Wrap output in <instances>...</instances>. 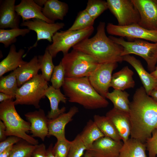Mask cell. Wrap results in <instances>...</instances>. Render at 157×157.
<instances>
[{
  "label": "cell",
  "mask_w": 157,
  "mask_h": 157,
  "mask_svg": "<svg viewBox=\"0 0 157 157\" xmlns=\"http://www.w3.org/2000/svg\"><path fill=\"white\" fill-rule=\"evenodd\" d=\"M145 144L149 157H157V128L152 132L151 136Z\"/></svg>",
  "instance_id": "39"
},
{
  "label": "cell",
  "mask_w": 157,
  "mask_h": 157,
  "mask_svg": "<svg viewBox=\"0 0 157 157\" xmlns=\"http://www.w3.org/2000/svg\"><path fill=\"white\" fill-rule=\"evenodd\" d=\"M149 95L157 102V90H153L151 92Z\"/></svg>",
  "instance_id": "47"
},
{
  "label": "cell",
  "mask_w": 157,
  "mask_h": 157,
  "mask_svg": "<svg viewBox=\"0 0 157 157\" xmlns=\"http://www.w3.org/2000/svg\"><path fill=\"white\" fill-rule=\"evenodd\" d=\"M26 120L30 124V131L33 137H38L44 141L48 134L49 119L42 109L30 112L24 115Z\"/></svg>",
  "instance_id": "15"
},
{
  "label": "cell",
  "mask_w": 157,
  "mask_h": 157,
  "mask_svg": "<svg viewBox=\"0 0 157 157\" xmlns=\"http://www.w3.org/2000/svg\"><path fill=\"white\" fill-rule=\"evenodd\" d=\"M65 24L62 22L49 23L40 19H34L22 22L20 24L22 26H26L30 30L35 31L37 39L35 44L28 48L27 52L38 45V41L41 40H46L50 42H52L53 35L60 29L63 28Z\"/></svg>",
  "instance_id": "12"
},
{
  "label": "cell",
  "mask_w": 157,
  "mask_h": 157,
  "mask_svg": "<svg viewBox=\"0 0 157 157\" xmlns=\"http://www.w3.org/2000/svg\"><path fill=\"white\" fill-rule=\"evenodd\" d=\"M84 157H93L90 154V153L87 150L85 151V152L84 155Z\"/></svg>",
  "instance_id": "49"
},
{
  "label": "cell",
  "mask_w": 157,
  "mask_h": 157,
  "mask_svg": "<svg viewBox=\"0 0 157 157\" xmlns=\"http://www.w3.org/2000/svg\"><path fill=\"white\" fill-rule=\"evenodd\" d=\"M106 29L108 33L111 35L134 39H143L157 43V30L147 29L138 24L122 26L109 23Z\"/></svg>",
  "instance_id": "10"
},
{
  "label": "cell",
  "mask_w": 157,
  "mask_h": 157,
  "mask_svg": "<svg viewBox=\"0 0 157 157\" xmlns=\"http://www.w3.org/2000/svg\"><path fill=\"white\" fill-rule=\"evenodd\" d=\"M22 139L14 136H9L3 141L0 142V153L7 148L13 146Z\"/></svg>",
  "instance_id": "40"
},
{
  "label": "cell",
  "mask_w": 157,
  "mask_h": 157,
  "mask_svg": "<svg viewBox=\"0 0 157 157\" xmlns=\"http://www.w3.org/2000/svg\"><path fill=\"white\" fill-rule=\"evenodd\" d=\"M33 1L38 6L43 8L47 0H33Z\"/></svg>",
  "instance_id": "46"
},
{
  "label": "cell",
  "mask_w": 157,
  "mask_h": 157,
  "mask_svg": "<svg viewBox=\"0 0 157 157\" xmlns=\"http://www.w3.org/2000/svg\"><path fill=\"white\" fill-rule=\"evenodd\" d=\"M38 57L42 77L46 81H50L55 66L53 62V57L46 49L44 55Z\"/></svg>",
  "instance_id": "32"
},
{
  "label": "cell",
  "mask_w": 157,
  "mask_h": 157,
  "mask_svg": "<svg viewBox=\"0 0 157 157\" xmlns=\"http://www.w3.org/2000/svg\"><path fill=\"white\" fill-rule=\"evenodd\" d=\"M140 17L138 24L149 30H157V0H132Z\"/></svg>",
  "instance_id": "13"
},
{
  "label": "cell",
  "mask_w": 157,
  "mask_h": 157,
  "mask_svg": "<svg viewBox=\"0 0 157 157\" xmlns=\"http://www.w3.org/2000/svg\"><path fill=\"white\" fill-rule=\"evenodd\" d=\"M13 100L5 101L0 104V119L6 126V135L19 137L33 145L39 144L38 140L27 133L30 131V124L18 114Z\"/></svg>",
  "instance_id": "4"
},
{
  "label": "cell",
  "mask_w": 157,
  "mask_h": 157,
  "mask_svg": "<svg viewBox=\"0 0 157 157\" xmlns=\"http://www.w3.org/2000/svg\"><path fill=\"white\" fill-rule=\"evenodd\" d=\"M108 9L116 18L118 25L138 24L140 17L132 0H107Z\"/></svg>",
  "instance_id": "9"
},
{
  "label": "cell",
  "mask_w": 157,
  "mask_h": 157,
  "mask_svg": "<svg viewBox=\"0 0 157 157\" xmlns=\"http://www.w3.org/2000/svg\"><path fill=\"white\" fill-rule=\"evenodd\" d=\"M68 9V6L65 2L58 0H47L42 11L45 17L55 23L57 20H63Z\"/></svg>",
  "instance_id": "23"
},
{
  "label": "cell",
  "mask_w": 157,
  "mask_h": 157,
  "mask_svg": "<svg viewBox=\"0 0 157 157\" xmlns=\"http://www.w3.org/2000/svg\"><path fill=\"white\" fill-rule=\"evenodd\" d=\"M15 70L0 77V92L8 94L14 99L18 88Z\"/></svg>",
  "instance_id": "30"
},
{
  "label": "cell",
  "mask_w": 157,
  "mask_h": 157,
  "mask_svg": "<svg viewBox=\"0 0 157 157\" xmlns=\"http://www.w3.org/2000/svg\"><path fill=\"white\" fill-rule=\"evenodd\" d=\"M10 99H13L10 96L2 92H0L1 102Z\"/></svg>",
  "instance_id": "44"
},
{
  "label": "cell",
  "mask_w": 157,
  "mask_h": 157,
  "mask_svg": "<svg viewBox=\"0 0 157 157\" xmlns=\"http://www.w3.org/2000/svg\"><path fill=\"white\" fill-rule=\"evenodd\" d=\"M32 157H47V149L44 143L36 145L33 152Z\"/></svg>",
  "instance_id": "41"
},
{
  "label": "cell",
  "mask_w": 157,
  "mask_h": 157,
  "mask_svg": "<svg viewBox=\"0 0 157 157\" xmlns=\"http://www.w3.org/2000/svg\"><path fill=\"white\" fill-rule=\"evenodd\" d=\"M71 141L67 139L57 140L52 149V152L56 157H67L71 145Z\"/></svg>",
  "instance_id": "38"
},
{
  "label": "cell",
  "mask_w": 157,
  "mask_h": 157,
  "mask_svg": "<svg viewBox=\"0 0 157 157\" xmlns=\"http://www.w3.org/2000/svg\"><path fill=\"white\" fill-rule=\"evenodd\" d=\"M6 127L3 123L1 120L0 121V141L2 142L6 138Z\"/></svg>",
  "instance_id": "42"
},
{
  "label": "cell",
  "mask_w": 157,
  "mask_h": 157,
  "mask_svg": "<svg viewBox=\"0 0 157 157\" xmlns=\"http://www.w3.org/2000/svg\"><path fill=\"white\" fill-rule=\"evenodd\" d=\"M105 28V22H100L95 35L83 40L73 47V49L88 55L99 64L122 62L123 48L107 36Z\"/></svg>",
  "instance_id": "2"
},
{
  "label": "cell",
  "mask_w": 157,
  "mask_h": 157,
  "mask_svg": "<svg viewBox=\"0 0 157 157\" xmlns=\"http://www.w3.org/2000/svg\"><path fill=\"white\" fill-rule=\"evenodd\" d=\"M36 145L22 139L13 145L10 157H32Z\"/></svg>",
  "instance_id": "33"
},
{
  "label": "cell",
  "mask_w": 157,
  "mask_h": 157,
  "mask_svg": "<svg viewBox=\"0 0 157 157\" xmlns=\"http://www.w3.org/2000/svg\"><path fill=\"white\" fill-rule=\"evenodd\" d=\"M133 74V72L128 66H124L113 74L110 87L114 90L122 91L133 88L135 85Z\"/></svg>",
  "instance_id": "24"
},
{
  "label": "cell",
  "mask_w": 157,
  "mask_h": 157,
  "mask_svg": "<svg viewBox=\"0 0 157 157\" xmlns=\"http://www.w3.org/2000/svg\"><path fill=\"white\" fill-rule=\"evenodd\" d=\"M93 121L104 136L117 141L122 140L115 126L107 117L95 115L93 116Z\"/></svg>",
  "instance_id": "28"
},
{
  "label": "cell",
  "mask_w": 157,
  "mask_h": 157,
  "mask_svg": "<svg viewBox=\"0 0 157 157\" xmlns=\"http://www.w3.org/2000/svg\"><path fill=\"white\" fill-rule=\"evenodd\" d=\"M123 61L130 64L135 69L147 93L151 92L157 87V79L147 72L140 60L134 56L128 55L123 56Z\"/></svg>",
  "instance_id": "19"
},
{
  "label": "cell",
  "mask_w": 157,
  "mask_h": 157,
  "mask_svg": "<svg viewBox=\"0 0 157 157\" xmlns=\"http://www.w3.org/2000/svg\"><path fill=\"white\" fill-rule=\"evenodd\" d=\"M117 66L116 62L99 64L96 69L88 77L90 84L95 90L105 98L110 87L113 72Z\"/></svg>",
  "instance_id": "11"
},
{
  "label": "cell",
  "mask_w": 157,
  "mask_h": 157,
  "mask_svg": "<svg viewBox=\"0 0 157 157\" xmlns=\"http://www.w3.org/2000/svg\"><path fill=\"white\" fill-rule=\"evenodd\" d=\"M150 74L155 78L157 79V66H156L155 70L151 72Z\"/></svg>",
  "instance_id": "48"
},
{
  "label": "cell",
  "mask_w": 157,
  "mask_h": 157,
  "mask_svg": "<svg viewBox=\"0 0 157 157\" xmlns=\"http://www.w3.org/2000/svg\"><path fill=\"white\" fill-rule=\"evenodd\" d=\"M40 64L37 56L15 70L18 87L38 74Z\"/></svg>",
  "instance_id": "25"
},
{
  "label": "cell",
  "mask_w": 157,
  "mask_h": 157,
  "mask_svg": "<svg viewBox=\"0 0 157 157\" xmlns=\"http://www.w3.org/2000/svg\"><path fill=\"white\" fill-rule=\"evenodd\" d=\"M53 147V144H51L47 149V157H56L54 155L52 152Z\"/></svg>",
  "instance_id": "45"
},
{
  "label": "cell",
  "mask_w": 157,
  "mask_h": 157,
  "mask_svg": "<svg viewBox=\"0 0 157 157\" xmlns=\"http://www.w3.org/2000/svg\"><path fill=\"white\" fill-rule=\"evenodd\" d=\"M86 150L87 148L78 134L71 141L67 157H81Z\"/></svg>",
  "instance_id": "37"
},
{
  "label": "cell",
  "mask_w": 157,
  "mask_h": 157,
  "mask_svg": "<svg viewBox=\"0 0 157 157\" xmlns=\"http://www.w3.org/2000/svg\"><path fill=\"white\" fill-rule=\"evenodd\" d=\"M15 0H0V29L19 28L21 17L15 11Z\"/></svg>",
  "instance_id": "17"
},
{
  "label": "cell",
  "mask_w": 157,
  "mask_h": 157,
  "mask_svg": "<svg viewBox=\"0 0 157 157\" xmlns=\"http://www.w3.org/2000/svg\"><path fill=\"white\" fill-rule=\"evenodd\" d=\"M30 31L28 28L0 29V42L6 48L16 42L17 37L25 36Z\"/></svg>",
  "instance_id": "31"
},
{
  "label": "cell",
  "mask_w": 157,
  "mask_h": 157,
  "mask_svg": "<svg viewBox=\"0 0 157 157\" xmlns=\"http://www.w3.org/2000/svg\"><path fill=\"white\" fill-rule=\"evenodd\" d=\"M131 138L145 143L157 128V102L143 87L136 89L129 104Z\"/></svg>",
  "instance_id": "1"
},
{
  "label": "cell",
  "mask_w": 157,
  "mask_h": 157,
  "mask_svg": "<svg viewBox=\"0 0 157 157\" xmlns=\"http://www.w3.org/2000/svg\"><path fill=\"white\" fill-rule=\"evenodd\" d=\"M108 9L107 1L102 0H89L85 10L95 20Z\"/></svg>",
  "instance_id": "35"
},
{
  "label": "cell",
  "mask_w": 157,
  "mask_h": 157,
  "mask_svg": "<svg viewBox=\"0 0 157 157\" xmlns=\"http://www.w3.org/2000/svg\"><path fill=\"white\" fill-rule=\"evenodd\" d=\"M94 30V27L92 26L79 30H67L58 31L52 38V44L48 45L46 49L53 58L55 57L60 52H62L63 55L65 54L68 53L71 48L89 38Z\"/></svg>",
  "instance_id": "8"
},
{
  "label": "cell",
  "mask_w": 157,
  "mask_h": 157,
  "mask_svg": "<svg viewBox=\"0 0 157 157\" xmlns=\"http://www.w3.org/2000/svg\"><path fill=\"white\" fill-rule=\"evenodd\" d=\"M129 94L127 92L114 90L107 94L106 98L113 103L114 108L119 110L129 113L130 102L129 99Z\"/></svg>",
  "instance_id": "29"
},
{
  "label": "cell",
  "mask_w": 157,
  "mask_h": 157,
  "mask_svg": "<svg viewBox=\"0 0 157 157\" xmlns=\"http://www.w3.org/2000/svg\"><path fill=\"white\" fill-rule=\"evenodd\" d=\"M65 96L71 103L78 104L88 110H95L108 106L109 102L95 90L88 77L65 78L62 86Z\"/></svg>",
  "instance_id": "3"
},
{
  "label": "cell",
  "mask_w": 157,
  "mask_h": 157,
  "mask_svg": "<svg viewBox=\"0 0 157 157\" xmlns=\"http://www.w3.org/2000/svg\"><path fill=\"white\" fill-rule=\"evenodd\" d=\"M106 116L111 120L115 126L123 143L127 141L131 132L129 113L113 108L106 113Z\"/></svg>",
  "instance_id": "18"
},
{
  "label": "cell",
  "mask_w": 157,
  "mask_h": 157,
  "mask_svg": "<svg viewBox=\"0 0 157 157\" xmlns=\"http://www.w3.org/2000/svg\"><path fill=\"white\" fill-rule=\"evenodd\" d=\"M79 111L78 108L74 106L70 108L66 113H64L57 117L49 119L48 137L53 136L57 140L66 139L65 129L66 125L72 120L73 117Z\"/></svg>",
  "instance_id": "16"
},
{
  "label": "cell",
  "mask_w": 157,
  "mask_h": 157,
  "mask_svg": "<svg viewBox=\"0 0 157 157\" xmlns=\"http://www.w3.org/2000/svg\"><path fill=\"white\" fill-rule=\"evenodd\" d=\"M145 143L132 138L123 143L118 157H147Z\"/></svg>",
  "instance_id": "26"
},
{
  "label": "cell",
  "mask_w": 157,
  "mask_h": 157,
  "mask_svg": "<svg viewBox=\"0 0 157 157\" xmlns=\"http://www.w3.org/2000/svg\"><path fill=\"white\" fill-rule=\"evenodd\" d=\"M113 42L123 48L122 56L135 54L143 58L151 72L154 71L157 63V43H151L146 40L134 39L133 41L125 40L123 38L108 36Z\"/></svg>",
  "instance_id": "6"
},
{
  "label": "cell",
  "mask_w": 157,
  "mask_h": 157,
  "mask_svg": "<svg viewBox=\"0 0 157 157\" xmlns=\"http://www.w3.org/2000/svg\"><path fill=\"white\" fill-rule=\"evenodd\" d=\"M79 135L87 150L91 147L94 142L104 136L94 121L91 119L87 122Z\"/></svg>",
  "instance_id": "27"
},
{
  "label": "cell",
  "mask_w": 157,
  "mask_h": 157,
  "mask_svg": "<svg viewBox=\"0 0 157 157\" xmlns=\"http://www.w3.org/2000/svg\"><path fill=\"white\" fill-rule=\"evenodd\" d=\"M13 146L7 148L0 153V157H10Z\"/></svg>",
  "instance_id": "43"
},
{
  "label": "cell",
  "mask_w": 157,
  "mask_h": 157,
  "mask_svg": "<svg viewBox=\"0 0 157 157\" xmlns=\"http://www.w3.org/2000/svg\"><path fill=\"white\" fill-rule=\"evenodd\" d=\"M44 95L48 98L50 103V110L47 115L49 119H55L65 113L66 108L63 107L60 109L58 105L61 102L66 103L67 98L60 89H56L52 85H49Z\"/></svg>",
  "instance_id": "22"
},
{
  "label": "cell",
  "mask_w": 157,
  "mask_h": 157,
  "mask_svg": "<svg viewBox=\"0 0 157 157\" xmlns=\"http://www.w3.org/2000/svg\"><path fill=\"white\" fill-rule=\"evenodd\" d=\"M123 144L121 141L104 136L94 142L87 151L93 157H118Z\"/></svg>",
  "instance_id": "14"
},
{
  "label": "cell",
  "mask_w": 157,
  "mask_h": 157,
  "mask_svg": "<svg viewBox=\"0 0 157 157\" xmlns=\"http://www.w3.org/2000/svg\"><path fill=\"white\" fill-rule=\"evenodd\" d=\"M49 86L41 74H38L18 88L14 101L15 105H31L39 108L40 101L45 97Z\"/></svg>",
  "instance_id": "7"
},
{
  "label": "cell",
  "mask_w": 157,
  "mask_h": 157,
  "mask_svg": "<svg viewBox=\"0 0 157 157\" xmlns=\"http://www.w3.org/2000/svg\"><path fill=\"white\" fill-rule=\"evenodd\" d=\"M155 90H157V87L155 88Z\"/></svg>",
  "instance_id": "50"
},
{
  "label": "cell",
  "mask_w": 157,
  "mask_h": 157,
  "mask_svg": "<svg viewBox=\"0 0 157 157\" xmlns=\"http://www.w3.org/2000/svg\"><path fill=\"white\" fill-rule=\"evenodd\" d=\"M25 50L20 49L17 51L14 44L10 46V50L7 56L0 63V77L6 73L14 71L17 68L26 64L27 62L24 61L22 57L24 55Z\"/></svg>",
  "instance_id": "21"
},
{
  "label": "cell",
  "mask_w": 157,
  "mask_h": 157,
  "mask_svg": "<svg viewBox=\"0 0 157 157\" xmlns=\"http://www.w3.org/2000/svg\"><path fill=\"white\" fill-rule=\"evenodd\" d=\"M65 78V70L60 61L54 69L50 80L51 85L55 89H60L64 84Z\"/></svg>",
  "instance_id": "36"
},
{
  "label": "cell",
  "mask_w": 157,
  "mask_h": 157,
  "mask_svg": "<svg viewBox=\"0 0 157 157\" xmlns=\"http://www.w3.org/2000/svg\"><path fill=\"white\" fill-rule=\"evenodd\" d=\"M41 8L38 6L33 0H22L15 5V10L22 19V22L31 19H38L43 20L49 23H54L43 15Z\"/></svg>",
  "instance_id": "20"
},
{
  "label": "cell",
  "mask_w": 157,
  "mask_h": 157,
  "mask_svg": "<svg viewBox=\"0 0 157 157\" xmlns=\"http://www.w3.org/2000/svg\"><path fill=\"white\" fill-rule=\"evenodd\" d=\"M94 20L85 9L78 13L73 24L68 30H79L93 26Z\"/></svg>",
  "instance_id": "34"
},
{
  "label": "cell",
  "mask_w": 157,
  "mask_h": 157,
  "mask_svg": "<svg viewBox=\"0 0 157 157\" xmlns=\"http://www.w3.org/2000/svg\"><path fill=\"white\" fill-rule=\"evenodd\" d=\"M61 62L67 78L89 77L99 64L90 56L74 49L63 55Z\"/></svg>",
  "instance_id": "5"
}]
</instances>
